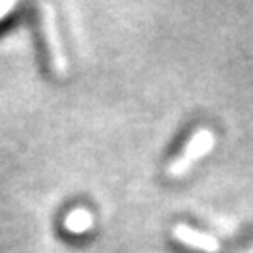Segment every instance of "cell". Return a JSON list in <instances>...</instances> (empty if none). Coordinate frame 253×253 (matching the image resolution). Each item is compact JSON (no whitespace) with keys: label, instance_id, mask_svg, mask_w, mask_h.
<instances>
[{"label":"cell","instance_id":"8992f818","mask_svg":"<svg viewBox=\"0 0 253 253\" xmlns=\"http://www.w3.org/2000/svg\"><path fill=\"white\" fill-rule=\"evenodd\" d=\"M250 253H253V250H252V252H250Z\"/></svg>","mask_w":253,"mask_h":253},{"label":"cell","instance_id":"277c9868","mask_svg":"<svg viewBox=\"0 0 253 253\" xmlns=\"http://www.w3.org/2000/svg\"><path fill=\"white\" fill-rule=\"evenodd\" d=\"M64 227L73 235H83L92 227V214L86 208H73L64 219Z\"/></svg>","mask_w":253,"mask_h":253},{"label":"cell","instance_id":"7a4b0ae2","mask_svg":"<svg viewBox=\"0 0 253 253\" xmlns=\"http://www.w3.org/2000/svg\"><path fill=\"white\" fill-rule=\"evenodd\" d=\"M214 145H216V137H214V133L210 129H207V127L197 129L190 137V141H188V145L184 146L180 156H176L169 163L167 172L171 176H184L193 167V163L197 162V160H201V158H205L214 148Z\"/></svg>","mask_w":253,"mask_h":253},{"label":"cell","instance_id":"3957f363","mask_svg":"<svg viewBox=\"0 0 253 253\" xmlns=\"http://www.w3.org/2000/svg\"><path fill=\"white\" fill-rule=\"evenodd\" d=\"M172 235L174 238L184 246H190L193 250H199L203 253H217L219 252V242L212 235L207 233H201L197 229H191V227L178 223V225L172 229Z\"/></svg>","mask_w":253,"mask_h":253},{"label":"cell","instance_id":"6da1fadb","mask_svg":"<svg viewBox=\"0 0 253 253\" xmlns=\"http://www.w3.org/2000/svg\"><path fill=\"white\" fill-rule=\"evenodd\" d=\"M38 8H40V21H42V28H43V38H45L51 68L58 77H66L68 75V56L64 53L62 40H60L56 17H54V9L47 2H40Z\"/></svg>","mask_w":253,"mask_h":253},{"label":"cell","instance_id":"5b68a950","mask_svg":"<svg viewBox=\"0 0 253 253\" xmlns=\"http://www.w3.org/2000/svg\"><path fill=\"white\" fill-rule=\"evenodd\" d=\"M13 8H15V4H13V2H0V19L6 17Z\"/></svg>","mask_w":253,"mask_h":253}]
</instances>
